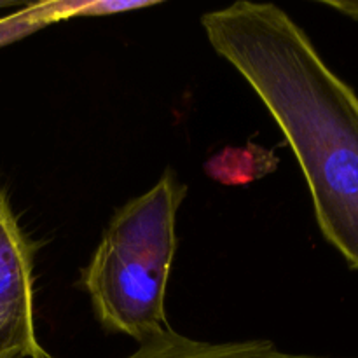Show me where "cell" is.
I'll return each instance as SVG.
<instances>
[{
    "label": "cell",
    "instance_id": "obj_1",
    "mask_svg": "<svg viewBox=\"0 0 358 358\" xmlns=\"http://www.w3.org/2000/svg\"><path fill=\"white\" fill-rule=\"evenodd\" d=\"M208 42L259 94L297 157L325 240L358 271V94L275 3L201 17Z\"/></svg>",
    "mask_w": 358,
    "mask_h": 358
},
{
    "label": "cell",
    "instance_id": "obj_2",
    "mask_svg": "<svg viewBox=\"0 0 358 358\" xmlns=\"http://www.w3.org/2000/svg\"><path fill=\"white\" fill-rule=\"evenodd\" d=\"M184 196L185 185L168 170L114 213L83 271L100 324L138 345L170 329L164 306Z\"/></svg>",
    "mask_w": 358,
    "mask_h": 358
},
{
    "label": "cell",
    "instance_id": "obj_3",
    "mask_svg": "<svg viewBox=\"0 0 358 358\" xmlns=\"http://www.w3.org/2000/svg\"><path fill=\"white\" fill-rule=\"evenodd\" d=\"M34 261L27 236L0 189V358H38Z\"/></svg>",
    "mask_w": 358,
    "mask_h": 358
},
{
    "label": "cell",
    "instance_id": "obj_4",
    "mask_svg": "<svg viewBox=\"0 0 358 358\" xmlns=\"http://www.w3.org/2000/svg\"><path fill=\"white\" fill-rule=\"evenodd\" d=\"M38 358H58L42 353ZM126 358H331L303 355L280 350L271 341H238V343H206L191 339L178 332L164 331L163 334L138 345V350Z\"/></svg>",
    "mask_w": 358,
    "mask_h": 358
},
{
    "label": "cell",
    "instance_id": "obj_5",
    "mask_svg": "<svg viewBox=\"0 0 358 358\" xmlns=\"http://www.w3.org/2000/svg\"><path fill=\"white\" fill-rule=\"evenodd\" d=\"M278 157L271 150L247 143L243 147H226L210 157L205 171L210 178L224 185H245L259 180L276 170Z\"/></svg>",
    "mask_w": 358,
    "mask_h": 358
},
{
    "label": "cell",
    "instance_id": "obj_6",
    "mask_svg": "<svg viewBox=\"0 0 358 358\" xmlns=\"http://www.w3.org/2000/svg\"><path fill=\"white\" fill-rule=\"evenodd\" d=\"M156 2L147 0H94V2H56L34 6L35 16H30L31 21H49L63 20L72 16H110V14L128 13V10L143 9V7L154 6Z\"/></svg>",
    "mask_w": 358,
    "mask_h": 358
},
{
    "label": "cell",
    "instance_id": "obj_7",
    "mask_svg": "<svg viewBox=\"0 0 358 358\" xmlns=\"http://www.w3.org/2000/svg\"><path fill=\"white\" fill-rule=\"evenodd\" d=\"M320 3L336 9L338 13L352 17L353 21H358V2L357 0H320Z\"/></svg>",
    "mask_w": 358,
    "mask_h": 358
},
{
    "label": "cell",
    "instance_id": "obj_8",
    "mask_svg": "<svg viewBox=\"0 0 358 358\" xmlns=\"http://www.w3.org/2000/svg\"><path fill=\"white\" fill-rule=\"evenodd\" d=\"M6 7H28V3L21 2H7V0H0V9H6Z\"/></svg>",
    "mask_w": 358,
    "mask_h": 358
}]
</instances>
